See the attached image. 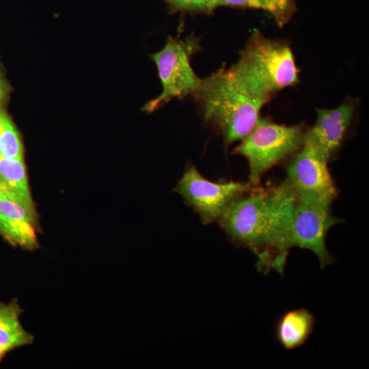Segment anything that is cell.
<instances>
[{
	"label": "cell",
	"instance_id": "cell-13",
	"mask_svg": "<svg viewBox=\"0 0 369 369\" xmlns=\"http://www.w3.org/2000/svg\"><path fill=\"white\" fill-rule=\"evenodd\" d=\"M22 312L16 300H12L8 304L0 302V346L8 351L30 344L33 341V336L20 323Z\"/></svg>",
	"mask_w": 369,
	"mask_h": 369
},
{
	"label": "cell",
	"instance_id": "cell-19",
	"mask_svg": "<svg viewBox=\"0 0 369 369\" xmlns=\"http://www.w3.org/2000/svg\"><path fill=\"white\" fill-rule=\"evenodd\" d=\"M10 351L5 348L0 346V361L2 360L3 357L6 355V353Z\"/></svg>",
	"mask_w": 369,
	"mask_h": 369
},
{
	"label": "cell",
	"instance_id": "cell-15",
	"mask_svg": "<svg viewBox=\"0 0 369 369\" xmlns=\"http://www.w3.org/2000/svg\"><path fill=\"white\" fill-rule=\"evenodd\" d=\"M262 10L269 12L280 27L290 20L296 10L294 0H262Z\"/></svg>",
	"mask_w": 369,
	"mask_h": 369
},
{
	"label": "cell",
	"instance_id": "cell-18",
	"mask_svg": "<svg viewBox=\"0 0 369 369\" xmlns=\"http://www.w3.org/2000/svg\"><path fill=\"white\" fill-rule=\"evenodd\" d=\"M9 92V85L0 70V106L8 99Z\"/></svg>",
	"mask_w": 369,
	"mask_h": 369
},
{
	"label": "cell",
	"instance_id": "cell-16",
	"mask_svg": "<svg viewBox=\"0 0 369 369\" xmlns=\"http://www.w3.org/2000/svg\"><path fill=\"white\" fill-rule=\"evenodd\" d=\"M175 10L210 12L215 8V0H167Z\"/></svg>",
	"mask_w": 369,
	"mask_h": 369
},
{
	"label": "cell",
	"instance_id": "cell-4",
	"mask_svg": "<svg viewBox=\"0 0 369 369\" xmlns=\"http://www.w3.org/2000/svg\"><path fill=\"white\" fill-rule=\"evenodd\" d=\"M307 129L304 124L286 126L260 116L232 152L247 161L248 182L260 185L266 172L295 154L303 146Z\"/></svg>",
	"mask_w": 369,
	"mask_h": 369
},
{
	"label": "cell",
	"instance_id": "cell-6",
	"mask_svg": "<svg viewBox=\"0 0 369 369\" xmlns=\"http://www.w3.org/2000/svg\"><path fill=\"white\" fill-rule=\"evenodd\" d=\"M191 46L169 36L163 48L152 55L162 85L161 92L146 102L142 110L156 111L176 98L194 96L201 82L191 65Z\"/></svg>",
	"mask_w": 369,
	"mask_h": 369
},
{
	"label": "cell",
	"instance_id": "cell-1",
	"mask_svg": "<svg viewBox=\"0 0 369 369\" xmlns=\"http://www.w3.org/2000/svg\"><path fill=\"white\" fill-rule=\"evenodd\" d=\"M295 197L285 179L266 187L254 186L236 200L219 223L236 244L256 256L257 270L283 275L292 245V213Z\"/></svg>",
	"mask_w": 369,
	"mask_h": 369
},
{
	"label": "cell",
	"instance_id": "cell-8",
	"mask_svg": "<svg viewBox=\"0 0 369 369\" xmlns=\"http://www.w3.org/2000/svg\"><path fill=\"white\" fill-rule=\"evenodd\" d=\"M329 161L312 145L304 141L286 166V180L295 197H329L338 191L328 168Z\"/></svg>",
	"mask_w": 369,
	"mask_h": 369
},
{
	"label": "cell",
	"instance_id": "cell-5",
	"mask_svg": "<svg viewBox=\"0 0 369 369\" xmlns=\"http://www.w3.org/2000/svg\"><path fill=\"white\" fill-rule=\"evenodd\" d=\"M329 197H295L292 213V245L312 251L321 269L334 258L327 248L326 239L332 227L344 221L333 215Z\"/></svg>",
	"mask_w": 369,
	"mask_h": 369
},
{
	"label": "cell",
	"instance_id": "cell-14",
	"mask_svg": "<svg viewBox=\"0 0 369 369\" xmlns=\"http://www.w3.org/2000/svg\"><path fill=\"white\" fill-rule=\"evenodd\" d=\"M0 156L24 160V148L20 134L10 117L1 107Z\"/></svg>",
	"mask_w": 369,
	"mask_h": 369
},
{
	"label": "cell",
	"instance_id": "cell-12",
	"mask_svg": "<svg viewBox=\"0 0 369 369\" xmlns=\"http://www.w3.org/2000/svg\"><path fill=\"white\" fill-rule=\"evenodd\" d=\"M0 188L9 199L36 217L24 160L0 156Z\"/></svg>",
	"mask_w": 369,
	"mask_h": 369
},
{
	"label": "cell",
	"instance_id": "cell-7",
	"mask_svg": "<svg viewBox=\"0 0 369 369\" xmlns=\"http://www.w3.org/2000/svg\"><path fill=\"white\" fill-rule=\"evenodd\" d=\"M254 186L247 182H215L189 165L176 185L177 192L204 223L219 221L228 208Z\"/></svg>",
	"mask_w": 369,
	"mask_h": 369
},
{
	"label": "cell",
	"instance_id": "cell-11",
	"mask_svg": "<svg viewBox=\"0 0 369 369\" xmlns=\"http://www.w3.org/2000/svg\"><path fill=\"white\" fill-rule=\"evenodd\" d=\"M315 322L314 314L306 308L289 310L282 314L277 322L275 338L284 349H297L310 337Z\"/></svg>",
	"mask_w": 369,
	"mask_h": 369
},
{
	"label": "cell",
	"instance_id": "cell-17",
	"mask_svg": "<svg viewBox=\"0 0 369 369\" xmlns=\"http://www.w3.org/2000/svg\"><path fill=\"white\" fill-rule=\"evenodd\" d=\"M215 8L219 6H238L263 9L262 0H215Z\"/></svg>",
	"mask_w": 369,
	"mask_h": 369
},
{
	"label": "cell",
	"instance_id": "cell-10",
	"mask_svg": "<svg viewBox=\"0 0 369 369\" xmlns=\"http://www.w3.org/2000/svg\"><path fill=\"white\" fill-rule=\"evenodd\" d=\"M36 217L9 199L0 188V232L12 245L33 250L38 247Z\"/></svg>",
	"mask_w": 369,
	"mask_h": 369
},
{
	"label": "cell",
	"instance_id": "cell-9",
	"mask_svg": "<svg viewBox=\"0 0 369 369\" xmlns=\"http://www.w3.org/2000/svg\"><path fill=\"white\" fill-rule=\"evenodd\" d=\"M355 102H343L333 109H317L314 124L307 129L305 141L312 145L329 161H332L341 150L355 111Z\"/></svg>",
	"mask_w": 369,
	"mask_h": 369
},
{
	"label": "cell",
	"instance_id": "cell-3",
	"mask_svg": "<svg viewBox=\"0 0 369 369\" xmlns=\"http://www.w3.org/2000/svg\"><path fill=\"white\" fill-rule=\"evenodd\" d=\"M229 69L248 91L266 102L275 92L299 81L289 45L269 39L258 31L251 35L238 62Z\"/></svg>",
	"mask_w": 369,
	"mask_h": 369
},
{
	"label": "cell",
	"instance_id": "cell-2",
	"mask_svg": "<svg viewBox=\"0 0 369 369\" xmlns=\"http://www.w3.org/2000/svg\"><path fill=\"white\" fill-rule=\"evenodd\" d=\"M193 96L204 119L221 134L226 146L249 133L267 102L252 94L224 68L202 79Z\"/></svg>",
	"mask_w": 369,
	"mask_h": 369
}]
</instances>
